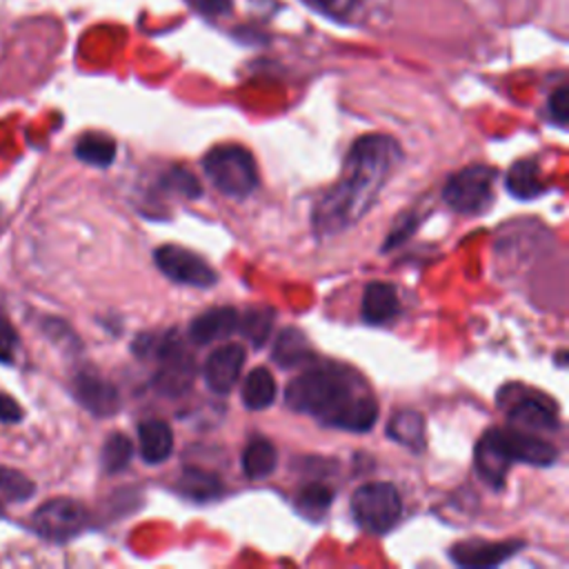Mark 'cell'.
Masks as SVG:
<instances>
[{
    "mask_svg": "<svg viewBox=\"0 0 569 569\" xmlns=\"http://www.w3.org/2000/svg\"><path fill=\"white\" fill-rule=\"evenodd\" d=\"M549 116L556 124H567L569 118V89L567 87H558L551 98H549Z\"/></svg>",
    "mask_w": 569,
    "mask_h": 569,
    "instance_id": "cell-30",
    "label": "cell"
},
{
    "mask_svg": "<svg viewBox=\"0 0 569 569\" xmlns=\"http://www.w3.org/2000/svg\"><path fill=\"white\" fill-rule=\"evenodd\" d=\"M362 320L367 325H389L396 320L400 313V298L393 284L389 282H369L362 293V305H360Z\"/></svg>",
    "mask_w": 569,
    "mask_h": 569,
    "instance_id": "cell-14",
    "label": "cell"
},
{
    "mask_svg": "<svg viewBox=\"0 0 569 569\" xmlns=\"http://www.w3.org/2000/svg\"><path fill=\"white\" fill-rule=\"evenodd\" d=\"M73 396L89 413L98 418H109L120 409L118 389L109 380L100 378L98 373H89V371L78 373L73 378Z\"/></svg>",
    "mask_w": 569,
    "mask_h": 569,
    "instance_id": "cell-12",
    "label": "cell"
},
{
    "mask_svg": "<svg viewBox=\"0 0 569 569\" xmlns=\"http://www.w3.org/2000/svg\"><path fill=\"white\" fill-rule=\"evenodd\" d=\"M162 182H164V187H169V189H173V191H178L187 198H198L202 193V187H200L198 178L191 171H187L184 167H171L162 176Z\"/></svg>",
    "mask_w": 569,
    "mask_h": 569,
    "instance_id": "cell-29",
    "label": "cell"
},
{
    "mask_svg": "<svg viewBox=\"0 0 569 569\" xmlns=\"http://www.w3.org/2000/svg\"><path fill=\"white\" fill-rule=\"evenodd\" d=\"M178 489L191 500H213L222 493V482L216 473L198 469V467H184L178 478Z\"/></svg>",
    "mask_w": 569,
    "mask_h": 569,
    "instance_id": "cell-23",
    "label": "cell"
},
{
    "mask_svg": "<svg viewBox=\"0 0 569 569\" xmlns=\"http://www.w3.org/2000/svg\"><path fill=\"white\" fill-rule=\"evenodd\" d=\"M305 2L331 18H347L356 7V0H305Z\"/></svg>",
    "mask_w": 569,
    "mask_h": 569,
    "instance_id": "cell-31",
    "label": "cell"
},
{
    "mask_svg": "<svg viewBox=\"0 0 569 569\" xmlns=\"http://www.w3.org/2000/svg\"><path fill=\"white\" fill-rule=\"evenodd\" d=\"M493 433L511 462L549 467L558 458V449L551 442L533 436V431H525V429H516V427H509V429L496 427Z\"/></svg>",
    "mask_w": 569,
    "mask_h": 569,
    "instance_id": "cell-9",
    "label": "cell"
},
{
    "mask_svg": "<svg viewBox=\"0 0 569 569\" xmlns=\"http://www.w3.org/2000/svg\"><path fill=\"white\" fill-rule=\"evenodd\" d=\"M507 420L516 429L545 431L558 427L556 405L540 391H520L507 407Z\"/></svg>",
    "mask_w": 569,
    "mask_h": 569,
    "instance_id": "cell-10",
    "label": "cell"
},
{
    "mask_svg": "<svg viewBox=\"0 0 569 569\" xmlns=\"http://www.w3.org/2000/svg\"><path fill=\"white\" fill-rule=\"evenodd\" d=\"M505 187L513 198L531 200L547 191V180L540 171V164L531 158L518 160L511 164V169L505 176Z\"/></svg>",
    "mask_w": 569,
    "mask_h": 569,
    "instance_id": "cell-19",
    "label": "cell"
},
{
    "mask_svg": "<svg viewBox=\"0 0 569 569\" xmlns=\"http://www.w3.org/2000/svg\"><path fill=\"white\" fill-rule=\"evenodd\" d=\"M153 260L156 267L173 282L202 289L218 282V273L211 269V264L184 247L162 244L153 251Z\"/></svg>",
    "mask_w": 569,
    "mask_h": 569,
    "instance_id": "cell-8",
    "label": "cell"
},
{
    "mask_svg": "<svg viewBox=\"0 0 569 569\" xmlns=\"http://www.w3.org/2000/svg\"><path fill=\"white\" fill-rule=\"evenodd\" d=\"M76 156L91 167H109L116 158V142L104 133H84L76 142Z\"/></svg>",
    "mask_w": 569,
    "mask_h": 569,
    "instance_id": "cell-24",
    "label": "cell"
},
{
    "mask_svg": "<svg viewBox=\"0 0 569 569\" xmlns=\"http://www.w3.org/2000/svg\"><path fill=\"white\" fill-rule=\"evenodd\" d=\"M284 402L298 413L353 433L369 431L378 420V400L365 380L340 365H316L296 376L284 389Z\"/></svg>",
    "mask_w": 569,
    "mask_h": 569,
    "instance_id": "cell-2",
    "label": "cell"
},
{
    "mask_svg": "<svg viewBox=\"0 0 569 569\" xmlns=\"http://www.w3.org/2000/svg\"><path fill=\"white\" fill-rule=\"evenodd\" d=\"M400 158L402 151L391 136L367 133L358 138L345 158L340 178L313 207L316 233L333 236L356 224L376 202Z\"/></svg>",
    "mask_w": 569,
    "mask_h": 569,
    "instance_id": "cell-1",
    "label": "cell"
},
{
    "mask_svg": "<svg viewBox=\"0 0 569 569\" xmlns=\"http://www.w3.org/2000/svg\"><path fill=\"white\" fill-rule=\"evenodd\" d=\"M207 178L229 198H247L258 187L253 156L240 144H218L202 160Z\"/></svg>",
    "mask_w": 569,
    "mask_h": 569,
    "instance_id": "cell-4",
    "label": "cell"
},
{
    "mask_svg": "<svg viewBox=\"0 0 569 569\" xmlns=\"http://www.w3.org/2000/svg\"><path fill=\"white\" fill-rule=\"evenodd\" d=\"M16 347H18V333L13 325L0 318V362H11Z\"/></svg>",
    "mask_w": 569,
    "mask_h": 569,
    "instance_id": "cell-32",
    "label": "cell"
},
{
    "mask_svg": "<svg viewBox=\"0 0 569 569\" xmlns=\"http://www.w3.org/2000/svg\"><path fill=\"white\" fill-rule=\"evenodd\" d=\"M238 311L233 307H213L196 316L189 325V340L196 345H209L220 338H229L238 329Z\"/></svg>",
    "mask_w": 569,
    "mask_h": 569,
    "instance_id": "cell-15",
    "label": "cell"
},
{
    "mask_svg": "<svg viewBox=\"0 0 569 569\" xmlns=\"http://www.w3.org/2000/svg\"><path fill=\"white\" fill-rule=\"evenodd\" d=\"M387 436L413 453H422L427 449L425 418L416 409L396 411L387 422Z\"/></svg>",
    "mask_w": 569,
    "mask_h": 569,
    "instance_id": "cell-18",
    "label": "cell"
},
{
    "mask_svg": "<svg viewBox=\"0 0 569 569\" xmlns=\"http://www.w3.org/2000/svg\"><path fill=\"white\" fill-rule=\"evenodd\" d=\"M351 513L360 529L382 536L402 516V498L391 482H367L351 496Z\"/></svg>",
    "mask_w": 569,
    "mask_h": 569,
    "instance_id": "cell-5",
    "label": "cell"
},
{
    "mask_svg": "<svg viewBox=\"0 0 569 569\" xmlns=\"http://www.w3.org/2000/svg\"><path fill=\"white\" fill-rule=\"evenodd\" d=\"M244 367V347L240 342H229L207 358L202 376L211 391L216 393H229L231 387L238 382L240 371Z\"/></svg>",
    "mask_w": 569,
    "mask_h": 569,
    "instance_id": "cell-11",
    "label": "cell"
},
{
    "mask_svg": "<svg viewBox=\"0 0 569 569\" xmlns=\"http://www.w3.org/2000/svg\"><path fill=\"white\" fill-rule=\"evenodd\" d=\"M496 176L498 171L489 164H469L447 180L442 200L449 209L465 216L485 213L493 204Z\"/></svg>",
    "mask_w": 569,
    "mask_h": 569,
    "instance_id": "cell-6",
    "label": "cell"
},
{
    "mask_svg": "<svg viewBox=\"0 0 569 569\" xmlns=\"http://www.w3.org/2000/svg\"><path fill=\"white\" fill-rule=\"evenodd\" d=\"M240 465H242V473L249 478V480H260V478H267L269 473H273L276 465H278V451L276 447L271 445V440L262 438V436H253L244 449H242V458H240Z\"/></svg>",
    "mask_w": 569,
    "mask_h": 569,
    "instance_id": "cell-20",
    "label": "cell"
},
{
    "mask_svg": "<svg viewBox=\"0 0 569 569\" xmlns=\"http://www.w3.org/2000/svg\"><path fill=\"white\" fill-rule=\"evenodd\" d=\"M33 491H36V487L27 476H22L16 469L0 467V498L20 502V500H27Z\"/></svg>",
    "mask_w": 569,
    "mask_h": 569,
    "instance_id": "cell-28",
    "label": "cell"
},
{
    "mask_svg": "<svg viewBox=\"0 0 569 569\" xmlns=\"http://www.w3.org/2000/svg\"><path fill=\"white\" fill-rule=\"evenodd\" d=\"M196 4H198V9L200 11H204V13H211V16H220V13H224L227 9H229V0H193Z\"/></svg>",
    "mask_w": 569,
    "mask_h": 569,
    "instance_id": "cell-34",
    "label": "cell"
},
{
    "mask_svg": "<svg viewBox=\"0 0 569 569\" xmlns=\"http://www.w3.org/2000/svg\"><path fill=\"white\" fill-rule=\"evenodd\" d=\"M133 351L140 358H151L160 365L156 373V387L162 393L178 396L189 389L196 367L182 340L173 331L142 333L136 338Z\"/></svg>",
    "mask_w": 569,
    "mask_h": 569,
    "instance_id": "cell-3",
    "label": "cell"
},
{
    "mask_svg": "<svg viewBox=\"0 0 569 569\" xmlns=\"http://www.w3.org/2000/svg\"><path fill=\"white\" fill-rule=\"evenodd\" d=\"M87 509L73 498H53L33 511L31 525L44 540L67 542L87 525Z\"/></svg>",
    "mask_w": 569,
    "mask_h": 569,
    "instance_id": "cell-7",
    "label": "cell"
},
{
    "mask_svg": "<svg viewBox=\"0 0 569 569\" xmlns=\"http://www.w3.org/2000/svg\"><path fill=\"white\" fill-rule=\"evenodd\" d=\"M22 420V409L20 405L11 398V396H4L0 393V422H20Z\"/></svg>",
    "mask_w": 569,
    "mask_h": 569,
    "instance_id": "cell-33",
    "label": "cell"
},
{
    "mask_svg": "<svg viewBox=\"0 0 569 569\" xmlns=\"http://www.w3.org/2000/svg\"><path fill=\"white\" fill-rule=\"evenodd\" d=\"M276 393H278V385H276L273 373L267 367H256L247 373V378L242 382L240 398L247 409L260 411V409H267L273 405Z\"/></svg>",
    "mask_w": 569,
    "mask_h": 569,
    "instance_id": "cell-21",
    "label": "cell"
},
{
    "mask_svg": "<svg viewBox=\"0 0 569 569\" xmlns=\"http://www.w3.org/2000/svg\"><path fill=\"white\" fill-rule=\"evenodd\" d=\"M473 462H476V471L480 473V478L491 485L493 489L502 487L505 482V476L511 467V460L507 458V453L502 451L493 429L485 431L476 445V451H473Z\"/></svg>",
    "mask_w": 569,
    "mask_h": 569,
    "instance_id": "cell-16",
    "label": "cell"
},
{
    "mask_svg": "<svg viewBox=\"0 0 569 569\" xmlns=\"http://www.w3.org/2000/svg\"><path fill=\"white\" fill-rule=\"evenodd\" d=\"M273 360L282 369H291V367H298V365L311 360V347H309L305 333L298 331L296 327L282 329L273 345Z\"/></svg>",
    "mask_w": 569,
    "mask_h": 569,
    "instance_id": "cell-22",
    "label": "cell"
},
{
    "mask_svg": "<svg viewBox=\"0 0 569 569\" xmlns=\"http://www.w3.org/2000/svg\"><path fill=\"white\" fill-rule=\"evenodd\" d=\"M133 456V445L124 433H111L104 445H102V453H100V462L102 469L107 473H118L122 469L129 467V460Z\"/></svg>",
    "mask_w": 569,
    "mask_h": 569,
    "instance_id": "cell-27",
    "label": "cell"
},
{
    "mask_svg": "<svg viewBox=\"0 0 569 569\" xmlns=\"http://www.w3.org/2000/svg\"><path fill=\"white\" fill-rule=\"evenodd\" d=\"M333 502V489L322 485V482H311L302 487L296 496V507L309 518H322L327 509Z\"/></svg>",
    "mask_w": 569,
    "mask_h": 569,
    "instance_id": "cell-26",
    "label": "cell"
},
{
    "mask_svg": "<svg viewBox=\"0 0 569 569\" xmlns=\"http://www.w3.org/2000/svg\"><path fill=\"white\" fill-rule=\"evenodd\" d=\"M273 318L276 311L269 307H251L240 320H238V329L249 338V342L253 347H262L271 333L273 327Z\"/></svg>",
    "mask_w": 569,
    "mask_h": 569,
    "instance_id": "cell-25",
    "label": "cell"
},
{
    "mask_svg": "<svg viewBox=\"0 0 569 569\" xmlns=\"http://www.w3.org/2000/svg\"><path fill=\"white\" fill-rule=\"evenodd\" d=\"M138 442H140V458L147 465H160L173 451V431L164 420L149 418L138 427Z\"/></svg>",
    "mask_w": 569,
    "mask_h": 569,
    "instance_id": "cell-17",
    "label": "cell"
},
{
    "mask_svg": "<svg viewBox=\"0 0 569 569\" xmlns=\"http://www.w3.org/2000/svg\"><path fill=\"white\" fill-rule=\"evenodd\" d=\"M525 542L520 540H465L451 547L449 556L460 567H496L522 549Z\"/></svg>",
    "mask_w": 569,
    "mask_h": 569,
    "instance_id": "cell-13",
    "label": "cell"
}]
</instances>
